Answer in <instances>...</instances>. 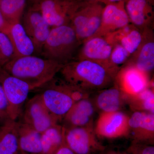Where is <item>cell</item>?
I'll return each mask as SVG.
<instances>
[{"label":"cell","mask_w":154,"mask_h":154,"mask_svg":"<svg viewBox=\"0 0 154 154\" xmlns=\"http://www.w3.org/2000/svg\"><path fill=\"white\" fill-rule=\"evenodd\" d=\"M113 47L104 36L91 37L82 43L75 60H86L111 64L110 58Z\"/></svg>","instance_id":"obj_18"},{"label":"cell","mask_w":154,"mask_h":154,"mask_svg":"<svg viewBox=\"0 0 154 154\" xmlns=\"http://www.w3.org/2000/svg\"><path fill=\"white\" fill-rule=\"evenodd\" d=\"M39 89L45 105L59 123L75 102L89 98L91 94L56 76Z\"/></svg>","instance_id":"obj_3"},{"label":"cell","mask_w":154,"mask_h":154,"mask_svg":"<svg viewBox=\"0 0 154 154\" xmlns=\"http://www.w3.org/2000/svg\"><path fill=\"white\" fill-rule=\"evenodd\" d=\"M119 69L111 64L84 60L66 64L59 72L69 84L91 93L112 86Z\"/></svg>","instance_id":"obj_1"},{"label":"cell","mask_w":154,"mask_h":154,"mask_svg":"<svg viewBox=\"0 0 154 154\" xmlns=\"http://www.w3.org/2000/svg\"><path fill=\"white\" fill-rule=\"evenodd\" d=\"M124 0L105 5L102 11L101 25L93 36H105L130 24Z\"/></svg>","instance_id":"obj_14"},{"label":"cell","mask_w":154,"mask_h":154,"mask_svg":"<svg viewBox=\"0 0 154 154\" xmlns=\"http://www.w3.org/2000/svg\"><path fill=\"white\" fill-rule=\"evenodd\" d=\"M96 107L89 98L75 102L64 116L61 123L65 128L93 126Z\"/></svg>","instance_id":"obj_17"},{"label":"cell","mask_w":154,"mask_h":154,"mask_svg":"<svg viewBox=\"0 0 154 154\" xmlns=\"http://www.w3.org/2000/svg\"><path fill=\"white\" fill-rule=\"evenodd\" d=\"M82 43L70 25L53 27L40 54L64 66L75 60Z\"/></svg>","instance_id":"obj_4"},{"label":"cell","mask_w":154,"mask_h":154,"mask_svg":"<svg viewBox=\"0 0 154 154\" xmlns=\"http://www.w3.org/2000/svg\"><path fill=\"white\" fill-rule=\"evenodd\" d=\"M20 116L21 121L41 134L51 127L60 124L45 105L39 94L27 102Z\"/></svg>","instance_id":"obj_9"},{"label":"cell","mask_w":154,"mask_h":154,"mask_svg":"<svg viewBox=\"0 0 154 154\" xmlns=\"http://www.w3.org/2000/svg\"><path fill=\"white\" fill-rule=\"evenodd\" d=\"M17 121L8 119L0 124V154H18Z\"/></svg>","instance_id":"obj_23"},{"label":"cell","mask_w":154,"mask_h":154,"mask_svg":"<svg viewBox=\"0 0 154 154\" xmlns=\"http://www.w3.org/2000/svg\"><path fill=\"white\" fill-rule=\"evenodd\" d=\"M11 24L7 22L0 10V32L7 33Z\"/></svg>","instance_id":"obj_31"},{"label":"cell","mask_w":154,"mask_h":154,"mask_svg":"<svg viewBox=\"0 0 154 154\" xmlns=\"http://www.w3.org/2000/svg\"><path fill=\"white\" fill-rule=\"evenodd\" d=\"M110 45H121L131 55L137 49L143 38V32L130 24L104 36Z\"/></svg>","instance_id":"obj_20"},{"label":"cell","mask_w":154,"mask_h":154,"mask_svg":"<svg viewBox=\"0 0 154 154\" xmlns=\"http://www.w3.org/2000/svg\"><path fill=\"white\" fill-rule=\"evenodd\" d=\"M94 125L65 128L64 140L76 154L102 153L106 147L98 140Z\"/></svg>","instance_id":"obj_8"},{"label":"cell","mask_w":154,"mask_h":154,"mask_svg":"<svg viewBox=\"0 0 154 154\" xmlns=\"http://www.w3.org/2000/svg\"><path fill=\"white\" fill-rule=\"evenodd\" d=\"M114 83L128 96L139 94L154 83L148 75L130 66L120 68Z\"/></svg>","instance_id":"obj_11"},{"label":"cell","mask_w":154,"mask_h":154,"mask_svg":"<svg viewBox=\"0 0 154 154\" xmlns=\"http://www.w3.org/2000/svg\"><path fill=\"white\" fill-rule=\"evenodd\" d=\"M81 2H97L99 0H78Z\"/></svg>","instance_id":"obj_35"},{"label":"cell","mask_w":154,"mask_h":154,"mask_svg":"<svg viewBox=\"0 0 154 154\" xmlns=\"http://www.w3.org/2000/svg\"><path fill=\"white\" fill-rule=\"evenodd\" d=\"M22 25L33 42L35 52L41 53L51 28L40 12L33 6L29 8L24 16Z\"/></svg>","instance_id":"obj_13"},{"label":"cell","mask_w":154,"mask_h":154,"mask_svg":"<svg viewBox=\"0 0 154 154\" xmlns=\"http://www.w3.org/2000/svg\"><path fill=\"white\" fill-rule=\"evenodd\" d=\"M4 121H5L3 120L2 118V116H1V115H0V124L2 123V122H4Z\"/></svg>","instance_id":"obj_36"},{"label":"cell","mask_w":154,"mask_h":154,"mask_svg":"<svg viewBox=\"0 0 154 154\" xmlns=\"http://www.w3.org/2000/svg\"><path fill=\"white\" fill-rule=\"evenodd\" d=\"M128 105L133 112L140 111L154 114L153 84L139 94L129 96Z\"/></svg>","instance_id":"obj_25"},{"label":"cell","mask_w":154,"mask_h":154,"mask_svg":"<svg viewBox=\"0 0 154 154\" xmlns=\"http://www.w3.org/2000/svg\"><path fill=\"white\" fill-rule=\"evenodd\" d=\"M27 0H0V10L11 25L19 23L26 6Z\"/></svg>","instance_id":"obj_26"},{"label":"cell","mask_w":154,"mask_h":154,"mask_svg":"<svg viewBox=\"0 0 154 154\" xmlns=\"http://www.w3.org/2000/svg\"><path fill=\"white\" fill-rule=\"evenodd\" d=\"M54 154H76L66 145L64 140L61 146L58 149Z\"/></svg>","instance_id":"obj_32"},{"label":"cell","mask_w":154,"mask_h":154,"mask_svg":"<svg viewBox=\"0 0 154 154\" xmlns=\"http://www.w3.org/2000/svg\"><path fill=\"white\" fill-rule=\"evenodd\" d=\"M132 142L153 145L154 114L134 112L128 120V136Z\"/></svg>","instance_id":"obj_15"},{"label":"cell","mask_w":154,"mask_h":154,"mask_svg":"<svg viewBox=\"0 0 154 154\" xmlns=\"http://www.w3.org/2000/svg\"><path fill=\"white\" fill-rule=\"evenodd\" d=\"M122 1H123V0H99L97 2L102 3V4L105 5L111 4V3L118 2H121Z\"/></svg>","instance_id":"obj_34"},{"label":"cell","mask_w":154,"mask_h":154,"mask_svg":"<svg viewBox=\"0 0 154 154\" xmlns=\"http://www.w3.org/2000/svg\"><path fill=\"white\" fill-rule=\"evenodd\" d=\"M126 152L129 154H154V146L149 144L132 142Z\"/></svg>","instance_id":"obj_29"},{"label":"cell","mask_w":154,"mask_h":154,"mask_svg":"<svg viewBox=\"0 0 154 154\" xmlns=\"http://www.w3.org/2000/svg\"><path fill=\"white\" fill-rule=\"evenodd\" d=\"M0 82L8 102L9 118L17 120L22 114L23 106L32 89L27 83L2 68H0Z\"/></svg>","instance_id":"obj_7"},{"label":"cell","mask_w":154,"mask_h":154,"mask_svg":"<svg viewBox=\"0 0 154 154\" xmlns=\"http://www.w3.org/2000/svg\"><path fill=\"white\" fill-rule=\"evenodd\" d=\"M11 40L16 57L33 55L35 48L21 22L10 25L6 33Z\"/></svg>","instance_id":"obj_22"},{"label":"cell","mask_w":154,"mask_h":154,"mask_svg":"<svg viewBox=\"0 0 154 154\" xmlns=\"http://www.w3.org/2000/svg\"><path fill=\"white\" fill-rule=\"evenodd\" d=\"M34 1H37V0H34Z\"/></svg>","instance_id":"obj_37"},{"label":"cell","mask_w":154,"mask_h":154,"mask_svg":"<svg viewBox=\"0 0 154 154\" xmlns=\"http://www.w3.org/2000/svg\"><path fill=\"white\" fill-rule=\"evenodd\" d=\"M9 103L2 84L0 82V115L3 120L9 119Z\"/></svg>","instance_id":"obj_30"},{"label":"cell","mask_w":154,"mask_h":154,"mask_svg":"<svg viewBox=\"0 0 154 154\" xmlns=\"http://www.w3.org/2000/svg\"><path fill=\"white\" fill-rule=\"evenodd\" d=\"M104 7L103 4L98 2H83L73 16L69 25L82 43L99 29Z\"/></svg>","instance_id":"obj_5"},{"label":"cell","mask_w":154,"mask_h":154,"mask_svg":"<svg viewBox=\"0 0 154 154\" xmlns=\"http://www.w3.org/2000/svg\"><path fill=\"white\" fill-rule=\"evenodd\" d=\"M64 128L57 124L41 134L42 154H54L64 142Z\"/></svg>","instance_id":"obj_24"},{"label":"cell","mask_w":154,"mask_h":154,"mask_svg":"<svg viewBox=\"0 0 154 154\" xmlns=\"http://www.w3.org/2000/svg\"><path fill=\"white\" fill-rule=\"evenodd\" d=\"M142 32L143 38L140 44L123 66L134 67L149 75L154 68L153 29L147 28Z\"/></svg>","instance_id":"obj_12"},{"label":"cell","mask_w":154,"mask_h":154,"mask_svg":"<svg viewBox=\"0 0 154 154\" xmlns=\"http://www.w3.org/2000/svg\"><path fill=\"white\" fill-rule=\"evenodd\" d=\"M129 53L121 45H113L110 58V63L113 66L120 69L127 61L130 57Z\"/></svg>","instance_id":"obj_28"},{"label":"cell","mask_w":154,"mask_h":154,"mask_svg":"<svg viewBox=\"0 0 154 154\" xmlns=\"http://www.w3.org/2000/svg\"><path fill=\"white\" fill-rule=\"evenodd\" d=\"M63 66L54 61L32 55L15 57L2 69L27 83L33 91L52 80Z\"/></svg>","instance_id":"obj_2"},{"label":"cell","mask_w":154,"mask_h":154,"mask_svg":"<svg viewBox=\"0 0 154 154\" xmlns=\"http://www.w3.org/2000/svg\"><path fill=\"white\" fill-rule=\"evenodd\" d=\"M130 23L143 31L153 28L154 0H124Z\"/></svg>","instance_id":"obj_16"},{"label":"cell","mask_w":154,"mask_h":154,"mask_svg":"<svg viewBox=\"0 0 154 154\" xmlns=\"http://www.w3.org/2000/svg\"><path fill=\"white\" fill-rule=\"evenodd\" d=\"M129 118L122 111L101 113L94 128L96 135L109 139L127 137Z\"/></svg>","instance_id":"obj_10"},{"label":"cell","mask_w":154,"mask_h":154,"mask_svg":"<svg viewBox=\"0 0 154 154\" xmlns=\"http://www.w3.org/2000/svg\"><path fill=\"white\" fill-rule=\"evenodd\" d=\"M33 7L40 12L51 27L69 25L84 2L78 0H37Z\"/></svg>","instance_id":"obj_6"},{"label":"cell","mask_w":154,"mask_h":154,"mask_svg":"<svg viewBox=\"0 0 154 154\" xmlns=\"http://www.w3.org/2000/svg\"><path fill=\"white\" fill-rule=\"evenodd\" d=\"M19 149L23 154H42L41 133L22 121L17 122Z\"/></svg>","instance_id":"obj_21"},{"label":"cell","mask_w":154,"mask_h":154,"mask_svg":"<svg viewBox=\"0 0 154 154\" xmlns=\"http://www.w3.org/2000/svg\"><path fill=\"white\" fill-rule=\"evenodd\" d=\"M16 57L13 45L6 33L0 32V68Z\"/></svg>","instance_id":"obj_27"},{"label":"cell","mask_w":154,"mask_h":154,"mask_svg":"<svg viewBox=\"0 0 154 154\" xmlns=\"http://www.w3.org/2000/svg\"><path fill=\"white\" fill-rule=\"evenodd\" d=\"M105 151L102 152V153H103L102 154H129L127 152H120L114 150H110L106 152Z\"/></svg>","instance_id":"obj_33"},{"label":"cell","mask_w":154,"mask_h":154,"mask_svg":"<svg viewBox=\"0 0 154 154\" xmlns=\"http://www.w3.org/2000/svg\"><path fill=\"white\" fill-rule=\"evenodd\" d=\"M97 92L92 100L96 109L101 113L121 111L128 105L129 96L114 83L109 88Z\"/></svg>","instance_id":"obj_19"}]
</instances>
